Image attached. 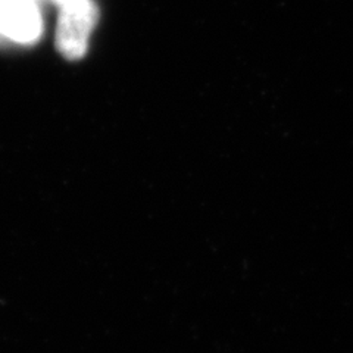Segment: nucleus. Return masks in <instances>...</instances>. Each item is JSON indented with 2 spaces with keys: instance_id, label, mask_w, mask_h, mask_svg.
I'll return each instance as SVG.
<instances>
[{
  "instance_id": "obj_1",
  "label": "nucleus",
  "mask_w": 353,
  "mask_h": 353,
  "mask_svg": "<svg viewBox=\"0 0 353 353\" xmlns=\"http://www.w3.org/2000/svg\"><path fill=\"white\" fill-rule=\"evenodd\" d=\"M97 19L99 10L93 0H75L61 6L54 43L63 58L77 61L84 57Z\"/></svg>"
},
{
  "instance_id": "obj_2",
  "label": "nucleus",
  "mask_w": 353,
  "mask_h": 353,
  "mask_svg": "<svg viewBox=\"0 0 353 353\" xmlns=\"http://www.w3.org/2000/svg\"><path fill=\"white\" fill-rule=\"evenodd\" d=\"M39 0H0V46H32L44 32Z\"/></svg>"
},
{
  "instance_id": "obj_3",
  "label": "nucleus",
  "mask_w": 353,
  "mask_h": 353,
  "mask_svg": "<svg viewBox=\"0 0 353 353\" xmlns=\"http://www.w3.org/2000/svg\"><path fill=\"white\" fill-rule=\"evenodd\" d=\"M39 2H40V0H39ZM49 2H52V3H54V5H58V6H62V5H65V3L75 2V0H49Z\"/></svg>"
}]
</instances>
